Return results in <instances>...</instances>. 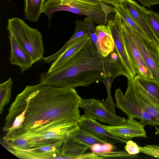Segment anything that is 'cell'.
Here are the masks:
<instances>
[{
  "instance_id": "obj_30",
  "label": "cell",
  "mask_w": 159,
  "mask_h": 159,
  "mask_svg": "<svg viewBox=\"0 0 159 159\" xmlns=\"http://www.w3.org/2000/svg\"><path fill=\"white\" fill-rule=\"evenodd\" d=\"M144 7L150 8L156 4H159V0H137Z\"/></svg>"
},
{
  "instance_id": "obj_18",
  "label": "cell",
  "mask_w": 159,
  "mask_h": 159,
  "mask_svg": "<svg viewBox=\"0 0 159 159\" xmlns=\"http://www.w3.org/2000/svg\"><path fill=\"white\" fill-rule=\"evenodd\" d=\"M89 148L88 146L79 144L70 138L60 149V154L63 159H79Z\"/></svg>"
},
{
  "instance_id": "obj_28",
  "label": "cell",
  "mask_w": 159,
  "mask_h": 159,
  "mask_svg": "<svg viewBox=\"0 0 159 159\" xmlns=\"http://www.w3.org/2000/svg\"><path fill=\"white\" fill-rule=\"evenodd\" d=\"M139 147L140 152L159 158V146L151 144Z\"/></svg>"
},
{
  "instance_id": "obj_32",
  "label": "cell",
  "mask_w": 159,
  "mask_h": 159,
  "mask_svg": "<svg viewBox=\"0 0 159 159\" xmlns=\"http://www.w3.org/2000/svg\"><path fill=\"white\" fill-rule=\"evenodd\" d=\"M156 132L155 133V134H159V128L157 127H155Z\"/></svg>"
},
{
  "instance_id": "obj_6",
  "label": "cell",
  "mask_w": 159,
  "mask_h": 159,
  "mask_svg": "<svg viewBox=\"0 0 159 159\" xmlns=\"http://www.w3.org/2000/svg\"><path fill=\"white\" fill-rule=\"evenodd\" d=\"M129 26L144 61L152 73L153 80L159 85V48L150 39L145 38Z\"/></svg>"
},
{
  "instance_id": "obj_22",
  "label": "cell",
  "mask_w": 159,
  "mask_h": 159,
  "mask_svg": "<svg viewBox=\"0 0 159 159\" xmlns=\"http://www.w3.org/2000/svg\"><path fill=\"white\" fill-rule=\"evenodd\" d=\"M12 80L10 78L0 84V114L3 111L4 107L10 102L11 97Z\"/></svg>"
},
{
  "instance_id": "obj_29",
  "label": "cell",
  "mask_w": 159,
  "mask_h": 159,
  "mask_svg": "<svg viewBox=\"0 0 159 159\" xmlns=\"http://www.w3.org/2000/svg\"><path fill=\"white\" fill-rule=\"evenodd\" d=\"M125 149L129 155H137L140 152L139 146L131 140H128L125 147Z\"/></svg>"
},
{
  "instance_id": "obj_13",
  "label": "cell",
  "mask_w": 159,
  "mask_h": 159,
  "mask_svg": "<svg viewBox=\"0 0 159 159\" xmlns=\"http://www.w3.org/2000/svg\"><path fill=\"white\" fill-rule=\"evenodd\" d=\"M78 124L80 128L87 130L102 139L106 141L108 140L112 143H126L128 141L113 134L106 129L103 125L85 114L80 116Z\"/></svg>"
},
{
  "instance_id": "obj_26",
  "label": "cell",
  "mask_w": 159,
  "mask_h": 159,
  "mask_svg": "<svg viewBox=\"0 0 159 159\" xmlns=\"http://www.w3.org/2000/svg\"><path fill=\"white\" fill-rule=\"evenodd\" d=\"M83 21L88 28L89 37L98 48V37L94 22L92 19L88 17L85 18Z\"/></svg>"
},
{
  "instance_id": "obj_15",
  "label": "cell",
  "mask_w": 159,
  "mask_h": 159,
  "mask_svg": "<svg viewBox=\"0 0 159 159\" xmlns=\"http://www.w3.org/2000/svg\"><path fill=\"white\" fill-rule=\"evenodd\" d=\"M90 38L89 36L80 38L71 43L53 61L47 71L50 73L63 66L79 51L83 48Z\"/></svg>"
},
{
  "instance_id": "obj_16",
  "label": "cell",
  "mask_w": 159,
  "mask_h": 159,
  "mask_svg": "<svg viewBox=\"0 0 159 159\" xmlns=\"http://www.w3.org/2000/svg\"><path fill=\"white\" fill-rule=\"evenodd\" d=\"M98 37V49L101 55L107 57L115 49L113 38L107 25H101L96 28Z\"/></svg>"
},
{
  "instance_id": "obj_23",
  "label": "cell",
  "mask_w": 159,
  "mask_h": 159,
  "mask_svg": "<svg viewBox=\"0 0 159 159\" xmlns=\"http://www.w3.org/2000/svg\"><path fill=\"white\" fill-rule=\"evenodd\" d=\"M114 8L116 12L119 15L122 20L126 22L141 35L149 39L130 14L121 5L114 7Z\"/></svg>"
},
{
  "instance_id": "obj_24",
  "label": "cell",
  "mask_w": 159,
  "mask_h": 159,
  "mask_svg": "<svg viewBox=\"0 0 159 159\" xmlns=\"http://www.w3.org/2000/svg\"><path fill=\"white\" fill-rule=\"evenodd\" d=\"M134 79L149 94L159 100V85L152 80L137 75Z\"/></svg>"
},
{
  "instance_id": "obj_2",
  "label": "cell",
  "mask_w": 159,
  "mask_h": 159,
  "mask_svg": "<svg viewBox=\"0 0 159 159\" xmlns=\"http://www.w3.org/2000/svg\"><path fill=\"white\" fill-rule=\"evenodd\" d=\"M121 75H126L116 50L103 57L90 39L63 66L50 73L42 72L39 79L43 85L75 89Z\"/></svg>"
},
{
  "instance_id": "obj_25",
  "label": "cell",
  "mask_w": 159,
  "mask_h": 159,
  "mask_svg": "<svg viewBox=\"0 0 159 159\" xmlns=\"http://www.w3.org/2000/svg\"><path fill=\"white\" fill-rule=\"evenodd\" d=\"M144 15L151 28L159 39V14L152 10H147Z\"/></svg>"
},
{
  "instance_id": "obj_19",
  "label": "cell",
  "mask_w": 159,
  "mask_h": 159,
  "mask_svg": "<svg viewBox=\"0 0 159 159\" xmlns=\"http://www.w3.org/2000/svg\"><path fill=\"white\" fill-rule=\"evenodd\" d=\"M70 138L77 143L88 146L89 148L95 143H104L107 142L80 127L71 134Z\"/></svg>"
},
{
  "instance_id": "obj_17",
  "label": "cell",
  "mask_w": 159,
  "mask_h": 159,
  "mask_svg": "<svg viewBox=\"0 0 159 159\" xmlns=\"http://www.w3.org/2000/svg\"><path fill=\"white\" fill-rule=\"evenodd\" d=\"M75 31L72 37L59 50L50 56L43 57L42 60L44 63H49L52 61L62 53L71 43L77 39L84 36L89 37L88 28L83 21L77 20L75 22Z\"/></svg>"
},
{
  "instance_id": "obj_7",
  "label": "cell",
  "mask_w": 159,
  "mask_h": 159,
  "mask_svg": "<svg viewBox=\"0 0 159 159\" xmlns=\"http://www.w3.org/2000/svg\"><path fill=\"white\" fill-rule=\"evenodd\" d=\"M125 96L159 120V100L149 94L134 79L128 80Z\"/></svg>"
},
{
  "instance_id": "obj_10",
  "label": "cell",
  "mask_w": 159,
  "mask_h": 159,
  "mask_svg": "<svg viewBox=\"0 0 159 159\" xmlns=\"http://www.w3.org/2000/svg\"><path fill=\"white\" fill-rule=\"evenodd\" d=\"M116 106L125 114L128 117L139 119L144 124L153 126L159 125V120L148 112L139 108L127 98L120 88L116 89L115 93Z\"/></svg>"
},
{
  "instance_id": "obj_14",
  "label": "cell",
  "mask_w": 159,
  "mask_h": 159,
  "mask_svg": "<svg viewBox=\"0 0 159 159\" xmlns=\"http://www.w3.org/2000/svg\"><path fill=\"white\" fill-rule=\"evenodd\" d=\"M9 39L11 46L10 62L11 65L18 66L22 74L30 69L34 63L13 35L9 34Z\"/></svg>"
},
{
  "instance_id": "obj_3",
  "label": "cell",
  "mask_w": 159,
  "mask_h": 159,
  "mask_svg": "<svg viewBox=\"0 0 159 159\" xmlns=\"http://www.w3.org/2000/svg\"><path fill=\"white\" fill-rule=\"evenodd\" d=\"M66 11L92 19L98 25H107L108 15L116 13L111 6L98 0H47L44 4L43 13L50 20L56 11Z\"/></svg>"
},
{
  "instance_id": "obj_5",
  "label": "cell",
  "mask_w": 159,
  "mask_h": 159,
  "mask_svg": "<svg viewBox=\"0 0 159 159\" xmlns=\"http://www.w3.org/2000/svg\"><path fill=\"white\" fill-rule=\"evenodd\" d=\"M107 26L114 40L116 51L128 80L133 79L137 75L135 69L127 52L124 41L122 20L116 13L113 20H109Z\"/></svg>"
},
{
  "instance_id": "obj_11",
  "label": "cell",
  "mask_w": 159,
  "mask_h": 159,
  "mask_svg": "<svg viewBox=\"0 0 159 159\" xmlns=\"http://www.w3.org/2000/svg\"><path fill=\"white\" fill-rule=\"evenodd\" d=\"M121 5L130 14L149 39L159 48V39L153 32L144 14L147 9L133 0H125Z\"/></svg>"
},
{
  "instance_id": "obj_8",
  "label": "cell",
  "mask_w": 159,
  "mask_h": 159,
  "mask_svg": "<svg viewBox=\"0 0 159 159\" xmlns=\"http://www.w3.org/2000/svg\"><path fill=\"white\" fill-rule=\"evenodd\" d=\"M79 107L88 116L111 125H120L127 120L124 117L117 116L109 111L104 103L98 99L93 98L82 99Z\"/></svg>"
},
{
  "instance_id": "obj_9",
  "label": "cell",
  "mask_w": 159,
  "mask_h": 159,
  "mask_svg": "<svg viewBox=\"0 0 159 159\" xmlns=\"http://www.w3.org/2000/svg\"><path fill=\"white\" fill-rule=\"evenodd\" d=\"M122 26L126 49L137 75L153 80L152 73L146 65L138 46L130 32L129 25L122 20Z\"/></svg>"
},
{
  "instance_id": "obj_21",
  "label": "cell",
  "mask_w": 159,
  "mask_h": 159,
  "mask_svg": "<svg viewBox=\"0 0 159 159\" xmlns=\"http://www.w3.org/2000/svg\"><path fill=\"white\" fill-rule=\"evenodd\" d=\"M137 155H129L126 151H113L100 152H91L84 153L79 159H124L134 158L137 157Z\"/></svg>"
},
{
  "instance_id": "obj_20",
  "label": "cell",
  "mask_w": 159,
  "mask_h": 159,
  "mask_svg": "<svg viewBox=\"0 0 159 159\" xmlns=\"http://www.w3.org/2000/svg\"><path fill=\"white\" fill-rule=\"evenodd\" d=\"M45 0H24V11L25 18L37 22L43 13Z\"/></svg>"
},
{
  "instance_id": "obj_31",
  "label": "cell",
  "mask_w": 159,
  "mask_h": 159,
  "mask_svg": "<svg viewBox=\"0 0 159 159\" xmlns=\"http://www.w3.org/2000/svg\"><path fill=\"white\" fill-rule=\"evenodd\" d=\"M105 3L110 4L115 7L121 5L122 2L125 0H98Z\"/></svg>"
},
{
  "instance_id": "obj_27",
  "label": "cell",
  "mask_w": 159,
  "mask_h": 159,
  "mask_svg": "<svg viewBox=\"0 0 159 159\" xmlns=\"http://www.w3.org/2000/svg\"><path fill=\"white\" fill-rule=\"evenodd\" d=\"M90 148L92 152H100L113 151L115 149L116 147L112 143L107 142L104 143L94 144Z\"/></svg>"
},
{
  "instance_id": "obj_12",
  "label": "cell",
  "mask_w": 159,
  "mask_h": 159,
  "mask_svg": "<svg viewBox=\"0 0 159 159\" xmlns=\"http://www.w3.org/2000/svg\"><path fill=\"white\" fill-rule=\"evenodd\" d=\"M134 118L128 117L125 123L120 125L103 126L113 134L125 140L137 137L147 138L144 128L145 124Z\"/></svg>"
},
{
  "instance_id": "obj_4",
  "label": "cell",
  "mask_w": 159,
  "mask_h": 159,
  "mask_svg": "<svg viewBox=\"0 0 159 159\" xmlns=\"http://www.w3.org/2000/svg\"><path fill=\"white\" fill-rule=\"evenodd\" d=\"M7 29L34 63L42 59L44 48L42 35L38 29L32 28L24 20L15 17L9 19Z\"/></svg>"
},
{
  "instance_id": "obj_1",
  "label": "cell",
  "mask_w": 159,
  "mask_h": 159,
  "mask_svg": "<svg viewBox=\"0 0 159 159\" xmlns=\"http://www.w3.org/2000/svg\"><path fill=\"white\" fill-rule=\"evenodd\" d=\"M75 89L27 86L9 108L2 129L4 143L20 139L22 152H58L79 128L81 100Z\"/></svg>"
}]
</instances>
